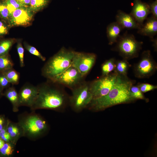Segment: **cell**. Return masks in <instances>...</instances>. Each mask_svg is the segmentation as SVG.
Returning a JSON list of instances; mask_svg holds the SVG:
<instances>
[{
	"mask_svg": "<svg viewBox=\"0 0 157 157\" xmlns=\"http://www.w3.org/2000/svg\"><path fill=\"white\" fill-rule=\"evenodd\" d=\"M149 6L151 13L152 14V15L157 18V0L150 3Z\"/></svg>",
	"mask_w": 157,
	"mask_h": 157,
	"instance_id": "obj_32",
	"label": "cell"
},
{
	"mask_svg": "<svg viewBox=\"0 0 157 157\" xmlns=\"http://www.w3.org/2000/svg\"><path fill=\"white\" fill-rule=\"evenodd\" d=\"M151 40L153 42V46L155 50L157 51V39H154L153 38H151Z\"/></svg>",
	"mask_w": 157,
	"mask_h": 157,
	"instance_id": "obj_37",
	"label": "cell"
},
{
	"mask_svg": "<svg viewBox=\"0 0 157 157\" xmlns=\"http://www.w3.org/2000/svg\"><path fill=\"white\" fill-rule=\"evenodd\" d=\"M116 21L124 29H138L141 26L130 14L121 10H118L116 15Z\"/></svg>",
	"mask_w": 157,
	"mask_h": 157,
	"instance_id": "obj_14",
	"label": "cell"
},
{
	"mask_svg": "<svg viewBox=\"0 0 157 157\" xmlns=\"http://www.w3.org/2000/svg\"><path fill=\"white\" fill-rule=\"evenodd\" d=\"M97 58V55L94 53L75 51L71 65L85 77L94 65Z\"/></svg>",
	"mask_w": 157,
	"mask_h": 157,
	"instance_id": "obj_9",
	"label": "cell"
},
{
	"mask_svg": "<svg viewBox=\"0 0 157 157\" xmlns=\"http://www.w3.org/2000/svg\"><path fill=\"white\" fill-rule=\"evenodd\" d=\"M25 130L29 134L37 135L45 132L47 129L46 122L38 116H33L29 117L24 125Z\"/></svg>",
	"mask_w": 157,
	"mask_h": 157,
	"instance_id": "obj_13",
	"label": "cell"
},
{
	"mask_svg": "<svg viewBox=\"0 0 157 157\" xmlns=\"http://www.w3.org/2000/svg\"><path fill=\"white\" fill-rule=\"evenodd\" d=\"M16 40L13 39H8L0 41V56L8 54V52Z\"/></svg>",
	"mask_w": 157,
	"mask_h": 157,
	"instance_id": "obj_23",
	"label": "cell"
},
{
	"mask_svg": "<svg viewBox=\"0 0 157 157\" xmlns=\"http://www.w3.org/2000/svg\"><path fill=\"white\" fill-rule=\"evenodd\" d=\"M146 19L145 23L138 29L137 33L150 39L153 38L157 34V18L152 15Z\"/></svg>",
	"mask_w": 157,
	"mask_h": 157,
	"instance_id": "obj_15",
	"label": "cell"
},
{
	"mask_svg": "<svg viewBox=\"0 0 157 157\" xmlns=\"http://www.w3.org/2000/svg\"><path fill=\"white\" fill-rule=\"evenodd\" d=\"M130 92L131 96L134 99H145L142 93L137 85H132L130 88Z\"/></svg>",
	"mask_w": 157,
	"mask_h": 157,
	"instance_id": "obj_25",
	"label": "cell"
},
{
	"mask_svg": "<svg viewBox=\"0 0 157 157\" xmlns=\"http://www.w3.org/2000/svg\"><path fill=\"white\" fill-rule=\"evenodd\" d=\"M3 95L12 103L15 108L19 105L18 93L13 86L6 89Z\"/></svg>",
	"mask_w": 157,
	"mask_h": 157,
	"instance_id": "obj_17",
	"label": "cell"
},
{
	"mask_svg": "<svg viewBox=\"0 0 157 157\" xmlns=\"http://www.w3.org/2000/svg\"><path fill=\"white\" fill-rule=\"evenodd\" d=\"M4 89L0 86V98L3 95V91Z\"/></svg>",
	"mask_w": 157,
	"mask_h": 157,
	"instance_id": "obj_40",
	"label": "cell"
},
{
	"mask_svg": "<svg viewBox=\"0 0 157 157\" xmlns=\"http://www.w3.org/2000/svg\"><path fill=\"white\" fill-rule=\"evenodd\" d=\"M51 0H30L29 6L34 13L40 11L46 7Z\"/></svg>",
	"mask_w": 157,
	"mask_h": 157,
	"instance_id": "obj_20",
	"label": "cell"
},
{
	"mask_svg": "<svg viewBox=\"0 0 157 157\" xmlns=\"http://www.w3.org/2000/svg\"><path fill=\"white\" fill-rule=\"evenodd\" d=\"M69 106L76 113H79L87 108L93 99L90 88V81H84L71 90Z\"/></svg>",
	"mask_w": 157,
	"mask_h": 157,
	"instance_id": "obj_4",
	"label": "cell"
},
{
	"mask_svg": "<svg viewBox=\"0 0 157 157\" xmlns=\"http://www.w3.org/2000/svg\"><path fill=\"white\" fill-rule=\"evenodd\" d=\"M34 13L29 7L22 6L15 10L10 16L8 26H26L29 25L33 18Z\"/></svg>",
	"mask_w": 157,
	"mask_h": 157,
	"instance_id": "obj_10",
	"label": "cell"
},
{
	"mask_svg": "<svg viewBox=\"0 0 157 157\" xmlns=\"http://www.w3.org/2000/svg\"><path fill=\"white\" fill-rule=\"evenodd\" d=\"M5 143L4 141L0 138V149L3 147Z\"/></svg>",
	"mask_w": 157,
	"mask_h": 157,
	"instance_id": "obj_39",
	"label": "cell"
},
{
	"mask_svg": "<svg viewBox=\"0 0 157 157\" xmlns=\"http://www.w3.org/2000/svg\"><path fill=\"white\" fill-rule=\"evenodd\" d=\"M85 78L76 68L71 65L63 72L49 81L72 90L85 81Z\"/></svg>",
	"mask_w": 157,
	"mask_h": 157,
	"instance_id": "obj_8",
	"label": "cell"
},
{
	"mask_svg": "<svg viewBox=\"0 0 157 157\" xmlns=\"http://www.w3.org/2000/svg\"><path fill=\"white\" fill-rule=\"evenodd\" d=\"M16 48L19 58L20 66L21 67H23L25 66L24 61V49L20 41H18Z\"/></svg>",
	"mask_w": 157,
	"mask_h": 157,
	"instance_id": "obj_28",
	"label": "cell"
},
{
	"mask_svg": "<svg viewBox=\"0 0 157 157\" xmlns=\"http://www.w3.org/2000/svg\"><path fill=\"white\" fill-rule=\"evenodd\" d=\"M4 120L0 116V131L3 129Z\"/></svg>",
	"mask_w": 157,
	"mask_h": 157,
	"instance_id": "obj_38",
	"label": "cell"
},
{
	"mask_svg": "<svg viewBox=\"0 0 157 157\" xmlns=\"http://www.w3.org/2000/svg\"><path fill=\"white\" fill-rule=\"evenodd\" d=\"M38 93L37 86L26 83L21 88L18 93L19 105L33 106Z\"/></svg>",
	"mask_w": 157,
	"mask_h": 157,
	"instance_id": "obj_11",
	"label": "cell"
},
{
	"mask_svg": "<svg viewBox=\"0 0 157 157\" xmlns=\"http://www.w3.org/2000/svg\"><path fill=\"white\" fill-rule=\"evenodd\" d=\"M24 45L26 49L30 53L37 56L42 61L45 60L46 58L43 56L35 47L26 42H24Z\"/></svg>",
	"mask_w": 157,
	"mask_h": 157,
	"instance_id": "obj_27",
	"label": "cell"
},
{
	"mask_svg": "<svg viewBox=\"0 0 157 157\" xmlns=\"http://www.w3.org/2000/svg\"><path fill=\"white\" fill-rule=\"evenodd\" d=\"M14 63L9 54L0 56V72L13 67Z\"/></svg>",
	"mask_w": 157,
	"mask_h": 157,
	"instance_id": "obj_22",
	"label": "cell"
},
{
	"mask_svg": "<svg viewBox=\"0 0 157 157\" xmlns=\"http://www.w3.org/2000/svg\"><path fill=\"white\" fill-rule=\"evenodd\" d=\"M8 132L10 134L11 137H14L18 133L19 130L16 126H10L8 128Z\"/></svg>",
	"mask_w": 157,
	"mask_h": 157,
	"instance_id": "obj_34",
	"label": "cell"
},
{
	"mask_svg": "<svg viewBox=\"0 0 157 157\" xmlns=\"http://www.w3.org/2000/svg\"><path fill=\"white\" fill-rule=\"evenodd\" d=\"M135 81L127 76L118 74L114 85L109 92L102 97L93 99L87 108L98 111L115 105L128 102L134 99L131 96L130 88Z\"/></svg>",
	"mask_w": 157,
	"mask_h": 157,
	"instance_id": "obj_1",
	"label": "cell"
},
{
	"mask_svg": "<svg viewBox=\"0 0 157 157\" xmlns=\"http://www.w3.org/2000/svg\"><path fill=\"white\" fill-rule=\"evenodd\" d=\"M123 28L116 21L110 23L106 28V34L108 44L112 45L116 43Z\"/></svg>",
	"mask_w": 157,
	"mask_h": 157,
	"instance_id": "obj_16",
	"label": "cell"
},
{
	"mask_svg": "<svg viewBox=\"0 0 157 157\" xmlns=\"http://www.w3.org/2000/svg\"><path fill=\"white\" fill-rule=\"evenodd\" d=\"M3 0L9 11L10 16L15 10L19 7H26L17 0Z\"/></svg>",
	"mask_w": 157,
	"mask_h": 157,
	"instance_id": "obj_24",
	"label": "cell"
},
{
	"mask_svg": "<svg viewBox=\"0 0 157 157\" xmlns=\"http://www.w3.org/2000/svg\"><path fill=\"white\" fill-rule=\"evenodd\" d=\"M157 65L150 51L143 52L139 61L135 65L133 71L135 77L139 78H149L155 73Z\"/></svg>",
	"mask_w": 157,
	"mask_h": 157,
	"instance_id": "obj_6",
	"label": "cell"
},
{
	"mask_svg": "<svg viewBox=\"0 0 157 157\" xmlns=\"http://www.w3.org/2000/svg\"><path fill=\"white\" fill-rule=\"evenodd\" d=\"M10 83L2 72H0V86L3 89H6L10 86Z\"/></svg>",
	"mask_w": 157,
	"mask_h": 157,
	"instance_id": "obj_31",
	"label": "cell"
},
{
	"mask_svg": "<svg viewBox=\"0 0 157 157\" xmlns=\"http://www.w3.org/2000/svg\"><path fill=\"white\" fill-rule=\"evenodd\" d=\"M10 17L9 11L3 0L0 1V18L4 21L8 22Z\"/></svg>",
	"mask_w": 157,
	"mask_h": 157,
	"instance_id": "obj_26",
	"label": "cell"
},
{
	"mask_svg": "<svg viewBox=\"0 0 157 157\" xmlns=\"http://www.w3.org/2000/svg\"><path fill=\"white\" fill-rule=\"evenodd\" d=\"M9 82L13 85L19 84L20 79V73L13 68L2 72Z\"/></svg>",
	"mask_w": 157,
	"mask_h": 157,
	"instance_id": "obj_19",
	"label": "cell"
},
{
	"mask_svg": "<svg viewBox=\"0 0 157 157\" xmlns=\"http://www.w3.org/2000/svg\"><path fill=\"white\" fill-rule=\"evenodd\" d=\"M118 74L114 71L108 74L90 81V88L93 99L106 95L115 84Z\"/></svg>",
	"mask_w": 157,
	"mask_h": 157,
	"instance_id": "obj_7",
	"label": "cell"
},
{
	"mask_svg": "<svg viewBox=\"0 0 157 157\" xmlns=\"http://www.w3.org/2000/svg\"><path fill=\"white\" fill-rule=\"evenodd\" d=\"M62 85L50 81L37 86L38 93L33 106L63 111L69 105V96Z\"/></svg>",
	"mask_w": 157,
	"mask_h": 157,
	"instance_id": "obj_2",
	"label": "cell"
},
{
	"mask_svg": "<svg viewBox=\"0 0 157 157\" xmlns=\"http://www.w3.org/2000/svg\"><path fill=\"white\" fill-rule=\"evenodd\" d=\"M151 13L149 6L141 0H134L131 11L130 14L137 23L142 26L144 21Z\"/></svg>",
	"mask_w": 157,
	"mask_h": 157,
	"instance_id": "obj_12",
	"label": "cell"
},
{
	"mask_svg": "<svg viewBox=\"0 0 157 157\" xmlns=\"http://www.w3.org/2000/svg\"><path fill=\"white\" fill-rule=\"evenodd\" d=\"M116 43V50L127 60L138 56L143 44L142 42L138 41L133 34L127 32L120 36Z\"/></svg>",
	"mask_w": 157,
	"mask_h": 157,
	"instance_id": "obj_5",
	"label": "cell"
},
{
	"mask_svg": "<svg viewBox=\"0 0 157 157\" xmlns=\"http://www.w3.org/2000/svg\"><path fill=\"white\" fill-rule=\"evenodd\" d=\"M8 32V26L3 22L0 20V36L6 34Z\"/></svg>",
	"mask_w": 157,
	"mask_h": 157,
	"instance_id": "obj_33",
	"label": "cell"
},
{
	"mask_svg": "<svg viewBox=\"0 0 157 157\" xmlns=\"http://www.w3.org/2000/svg\"><path fill=\"white\" fill-rule=\"evenodd\" d=\"M137 85L142 93L154 90L157 88V86L156 85L147 83H139Z\"/></svg>",
	"mask_w": 157,
	"mask_h": 157,
	"instance_id": "obj_29",
	"label": "cell"
},
{
	"mask_svg": "<svg viewBox=\"0 0 157 157\" xmlns=\"http://www.w3.org/2000/svg\"><path fill=\"white\" fill-rule=\"evenodd\" d=\"M26 7H28L30 4V0H17Z\"/></svg>",
	"mask_w": 157,
	"mask_h": 157,
	"instance_id": "obj_36",
	"label": "cell"
},
{
	"mask_svg": "<svg viewBox=\"0 0 157 157\" xmlns=\"http://www.w3.org/2000/svg\"><path fill=\"white\" fill-rule=\"evenodd\" d=\"M116 60L112 58L105 61L101 65V76L107 75L114 71Z\"/></svg>",
	"mask_w": 157,
	"mask_h": 157,
	"instance_id": "obj_21",
	"label": "cell"
},
{
	"mask_svg": "<svg viewBox=\"0 0 157 157\" xmlns=\"http://www.w3.org/2000/svg\"><path fill=\"white\" fill-rule=\"evenodd\" d=\"M10 137L9 133L5 129H3L0 131V138L4 141H9Z\"/></svg>",
	"mask_w": 157,
	"mask_h": 157,
	"instance_id": "obj_35",
	"label": "cell"
},
{
	"mask_svg": "<svg viewBox=\"0 0 157 157\" xmlns=\"http://www.w3.org/2000/svg\"><path fill=\"white\" fill-rule=\"evenodd\" d=\"M0 152L3 155L9 156L12 154L13 149L9 143H5L3 147L0 149Z\"/></svg>",
	"mask_w": 157,
	"mask_h": 157,
	"instance_id": "obj_30",
	"label": "cell"
},
{
	"mask_svg": "<svg viewBox=\"0 0 157 157\" xmlns=\"http://www.w3.org/2000/svg\"><path fill=\"white\" fill-rule=\"evenodd\" d=\"M75 52L62 47L45 63L41 69L42 76L51 80L63 72L71 65Z\"/></svg>",
	"mask_w": 157,
	"mask_h": 157,
	"instance_id": "obj_3",
	"label": "cell"
},
{
	"mask_svg": "<svg viewBox=\"0 0 157 157\" xmlns=\"http://www.w3.org/2000/svg\"><path fill=\"white\" fill-rule=\"evenodd\" d=\"M130 67L128 60L125 59H123L122 60L116 61L114 71L119 75L127 76Z\"/></svg>",
	"mask_w": 157,
	"mask_h": 157,
	"instance_id": "obj_18",
	"label": "cell"
}]
</instances>
